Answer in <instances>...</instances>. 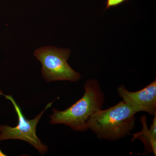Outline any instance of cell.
<instances>
[{
  "label": "cell",
  "instance_id": "6da1fadb",
  "mask_svg": "<svg viewBox=\"0 0 156 156\" xmlns=\"http://www.w3.org/2000/svg\"><path fill=\"white\" fill-rule=\"evenodd\" d=\"M83 97L63 111L53 109L50 116L52 125L63 124L73 131L84 132L89 130L87 122L93 114L103 107L105 98L99 83L91 79L84 84Z\"/></svg>",
  "mask_w": 156,
  "mask_h": 156
},
{
  "label": "cell",
  "instance_id": "7a4b0ae2",
  "mask_svg": "<svg viewBox=\"0 0 156 156\" xmlns=\"http://www.w3.org/2000/svg\"><path fill=\"white\" fill-rule=\"evenodd\" d=\"M136 113L124 101L95 112L87 122L88 129L99 139L115 141L126 137L135 126Z\"/></svg>",
  "mask_w": 156,
  "mask_h": 156
},
{
  "label": "cell",
  "instance_id": "3957f363",
  "mask_svg": "<svg viewBox=\"0 0 156 156\" xmlns=\"http://www.w3.org/2000/svg\"><path fill=\"white\" fill-rule=\"evenodd\" d=\"M71 54L69 49L46 46L35 50L34 55L42 64V76L46 82L57 81L78 82L80 73L69 66L67 61Z\"/></svg>",
  "mask_w": 156,
  "mask_h": 156
},
{
  "label": "cell",
  "instance_id": "277c9868",
  "mask_svg": "<svg viewBox=\"0 0 156 156\" xmlns=\"http://www.w3.org/2000/svg\"><path fill=\"white\" fill-rule=\"evenodd\" d=\"M4 96L13 104L18 118V124L14 127L6 125L0 126V141L9 139L23 140L37 149L41 154L47 153L48 147L37 136L36 128L41 117L44 112L52 106L53 102L48 103L44 109L34 119L28 120L23 115L21 108L11 95Z\"/></svg>",
  "mask_w": 156,
  "mask_h": 156
},
{
  "label": "cell",
  "instance_id": "5b68a950",
  "mask_svg": "<svg viewBox=\"0 0 156 156\" xmlns=\"http://www.w3.org/2000/svg\"><path fill=\"white\" fill-rule=\"evenodd\" d=\"M117 92L136 113L144 112L151 115H156V79L145 88L136 92L128 91L124 85L118 87Z\"/></svg>",
  "mask_w": 156,
  "mask_h": 156
},
{
  "label": "cell",
  "instance_id": "8992f818",
  "mask_svg": "<svg viewBox=\"0 0 156 156\" xmlns=\"http://www.w3.org/2000/svg\"><path fill=\"white\" fill-rule=\"evenodd\" d=\"M151 126L150 129L148 130L147 126L146 117L142 116L141 121L143 124L142 131L133 134L132 141L135 139L140 140L145 147L147 148L148 151L153 152L156 155V115H154Z\"/></svg>",
  "mask_w": 156,
  "mask_h": 156
},
{
  "label": "cell",
  "instance_id": "52a82bcc",
  "mask_svg": "<svg viewBox=\"0 0 156 156\" xmlns=\"http://www.w3.org/2000/svg\"><path fill=\"white\" fill-rule=\"evenodd\" d=\"M126 1V0H107L106 9L119 5Z\"/></svg>",
  "mask_w": 156,
  "mask_h": 156
},
{
  "label": "cell",
  "instance_id": "ba28073f",
  "mask_svg": "<svg viewBox=\"0 0 156 156\" xmlns=\"http://www.w3.org/2000/svg\"><path fill=\"white\" fill-rule=\"evenodd\" d=\"M0 95H5L3 94L2 92L0 90Z\"/></svg>",
  "mask_w": 156,
  "mask_h": 156
}]
</instances>
